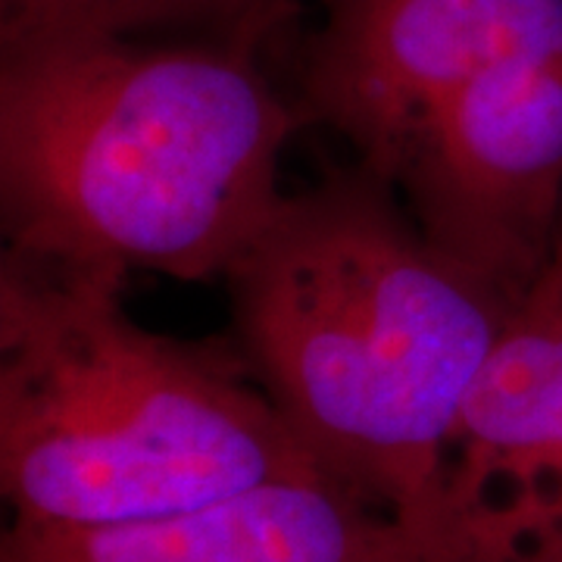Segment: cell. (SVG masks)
Masks as SVG:
<instances>
[{
  "instance_id": "1",
  "label": "cell",
  "mask_w": 562,
  "mask_h": 562,
  "mask_svg": "<svg viewBox=\"0 0 562 562\" xmlns=\"http://www.w3.org/2000/svg\"><path fill=\"white\" fill-rule=\"evenodd\" d=\"M225 284L250 379L322 472L435 541L462 406L513 313L362 162L284 194Z\"/></svg>"
},
{
  "instance_id": "2",
  "label": "cell",
  "mask_w": 562,
  "mask_h": 562,
  "mask_svg": "<svg viewBox=\"0 0 562 562\" xmlns=\"http://www.w3.org/2000/svg\"><path fill=\"white\" fill-rule=\"evenodd\" d=\"M291 132L244 38H0L7 247L120 279H225L288 194Z\"/></svg>"
},
{
  "instance_id": "3",
  "label": "cell",
  "mask_w": 562,
  "mask_h": 562,
  "mask_svg": "<svg viewBox=\"0 0 562 562\" xmlns=\"http://www.w3.org/2000/svg\"><path fill=\"white\" fill-rule=\"evenodd\" d=\"M120 276L0 257V491L10 522H140L328 479L220 350L150 331Z\"/></svg>"
},
{
  "instance_id": "4",
  "label": "cell",
  "mask_w": 562,
  "mask_h": 562,
  "mask_svg": "<svg viewBox=\"0 0 562 562\" xmlns=\"http://www.w3.org/2000/svg\"><path fill=\"white\" fill-rule=\"evenodd\" d=\"M394 188L428 244L516 313L562 220V60L487 72L425 125Z\"/></svg>"
},
{
  "instance_id": "5",
  "label": "cell",
  "mask_w": 562,
  "mask_h": 562,
  "mask_svg": "<svg viewBox=\"0 0 562 562\" xmlns=\"http://www.w3.org/2000/svg\"><path fill=\"white\" fill-rule=\"evenodd\" d=\"M535 60H562V0H322L303 103L394 184L443 103Z\"/></svg>"
},
{
  "instance_id": "6",
  "label": "cell",
  "mask_w": 562,
  "mask_h": 562,
  "mask_svg": "<svg viewBox=\"0 0 562 562\" xmlns=\"http://www.w3.org/2000/svg\"><path fill=\"white\" fill-rule=\"evenodd\" d=\"M435 541L443 562H562V303L538 291L462 406Z\"/></svg>"
},
{
  "instance_id": "7",
  "label": "cell",
  "mask_w": 562,
  "mask_h": 562,
  "mask_svg": "<svg viewBox=\"0 0 562 562\" xmlns=\"http://www.w3.org/2000/svg\"><path fill=\"white\" fill-rule=\"evenodd\" d=\"M0 562H443L435 541L331 479L272 482L140 522H10Z\"/></svg>"
},
{
  "instance_id": "8",
  "label": "cell",
  "mask_w": 562,
  "mask_h": 562,
  "mask_svg": "<svg viewBox=\"0 0 562 562\" xmlns=\"http://www.w3.org/2000/svg\"><path fill=\"white\" fill-rule=\"evenodd\" d=\"M288 0H0V38L138 35L160 29H216L254 38Z\"/></svg>"
},
{
  "instance_id": "9",
  "label": "cell",
  "mask_w": 562,
  "mask_h": 562,
  "mask_svg": "<svg viewBox=\"0 0 562 562\" xmlns=\"http://www.w3.org/2000/svg\"><path fill=\"white\" fill-rule=\"evenodd\" d=\"M535 291L543 294V297H550V301L562 303V220L560 228H557V241H553V254H550V262H547V272L541 276Z\"/></svg>"
}]
</instances>
